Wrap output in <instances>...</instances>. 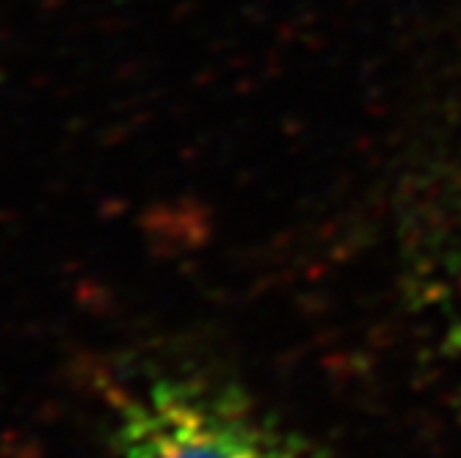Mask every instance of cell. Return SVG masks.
<instances>
[{
    "mask_svg": "<svg viewBox=\"0 0 461 458\" xmlns=\"http://www.w3.org/2000/svg\"><path fill=\"white\" fill-rule=\"evenodd\" d=\"M116 442L124 458H310L232 395L185 379L124 398Z\"/></svg>",
    "mask_w": 461,
    "mask_h": 458,
    "instance_id": "6da1fadb",
    "label": "cell"
},
{
    "mask_svg": "<svg viewBox=\"0 0 461 458\" xmlns=\"http://www.w3.org/2000/svg\"><path fill=\"white\" fill-rule=\"evenodd\" d=\"M453 340H456V354H458V364H461V310H458V323L453 331Z\"/></svg>",
    "mask_w": 461,
    "mask_h": 458,
    "instance_id": "7a4b0ae2",
    "label": "cell"
}]
</instances>
